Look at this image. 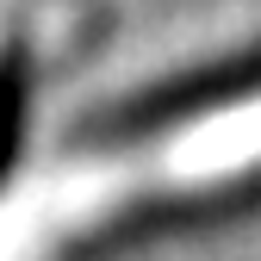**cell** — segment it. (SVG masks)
<instances>
[{
	"mask_svg": "<svg viewBox=\"0 0 261 261\" xmlns=\"http://www.w3.org/2000/svg\"><path fill=\"white\" fill-rule=\"evenodd\" d=\"M261 93V44L237 50V56H218V62H199L187 75H168L162 87L124 100L106 130H155V124H174V118H193V112H218V106H237Z\"/></svg>",
	"mask_w": 261,
	"mask_h": 261,
	"instance_id": "1",
	"label": "cell"
},
{
	"mask_svg": "<svg viewBox=\"0 0 261 261\" xmlns=\"http://www.w3.org/2000/svg\"><path fill=\"white\" fill-rule=\"evenodd\" d=\"M19 124H25V56L7 50V56H0V168L13 162Z\"/></svg>",
	"mask_w": 261,
	"mask_h": 261,
	"instance_id": "2",
	"label": "cell"
}]
</instances>
